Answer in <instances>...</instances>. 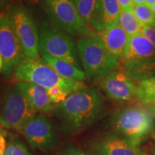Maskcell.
I'll return each mask as SVG.
<instances>
[{
    "instance_id": "6",
    "label": "cell",
    "mask_w": 155,
    "mask_h": 155,
    "mask_svg": "<svg viewBox=\"0 0 155 155\" xmlns=\"http://www.w3.org/2000/svg\"><path fill=\"white\" fill-rule=\"evenodd\" d=\"M15 75L20 81L34 83L47 90L58 87L69 94L83 85L82 82L64 78L40 60L25 62L17 68Z\"/></svg>"
},
{
    "instance_id": "31",
    "label": "cell",
    "mask_w": 155,
    "mask_h": 155,
    "mask_svg": "<svg viewBox=\"0 0 155 155\" xmlns=\"http://www.w3.org/2000/svg\"><path fill=\"white\" fill-rule=\"evenodd\" d=\"M155 3V0H147L146 5L149 6V7H151L152 5H154Z\"/></svg>"
},
{
    "instance_id": "23",
    "label": "cell",
    "mask_w": 155,
    "mask_h": 155,
    "mask_svg": "<svg viewBox=\"0 0 155 155\" xmlns=\"http://www.w3.org/2000/svg\"><path fill=\"white\" fill-rule=\"evenodd\" d=\"M3 155H32L27 147L19 140L9 141Z\"/></svg>"
},
{
    "instance_id": "9",
    "label": "cell",
    "mask_w": 155,
    "mask_h": 155,
    "mask_svg": "<svg viewBox=\"0 0 155 155\" xmlns=\"http://www.w3.org/2000/svg\"><path fill=\"white\" fill-rule=\"evenodd\" d=\"M0 55L4 62L2 72L9 77L27 61L20 42L5 14H0Z\"/></svg>"
},
{
    "instance_id": "11",
    "label": "cell",
    "mask_w": 155,
    "mask_h": 155,
    "mask_svg": "<svg viewBox=\"0 0 155 155\" xmlns=\"http://www.w3.org/2000/svg\"><path fill=\"white\" fill-rule=\"evenodd\" d=\"M99 87L108 98L117 101L135 98L137 84L124 70H116L102 78Z\"/></svg>"
},
{
    "instance_id": "28",
    "label": "cell",
    "mask_w": 155,
    "mask_h": 155,
    "mask_svg": "<svg viewBox=\"0 0 155 155\" xmlns=\"http://www.w3.org/2000/svg\"><path fill=\"white\" fill-rule=\"evenodd\" d=\"M7 147V142L2 132L0 130V155H3Z\"/></svg>"
},
{
    "instance_id": "25",
    "label": "cell",
    "mask_w": 155,
    "mask_h": 155,
    "mask_svg": "<svg viewBox=\"0 0 155 155\" xmlns=\"http://www.w3.org/2000/svg\"><path fill=\"white\" fill-rule=\"evenodd\" d=\"M58 155H90L73 145H65L58 151Z\"/></svg>"
},
{
    "instance_id": "3",
    "label": "cell",
    "mask_w": 155,
    "mask_h": 155,
    "mask_svg": "<svg viewBox=\"0 0 155 155\" xmlns=\"http://www.w3.org/2000/svg\"><path fill=\"white\" fill-rule=\"evenodd\" d=\"M111 124L119 136L139 145L152 132L154 116L148 107L129 106L114 114Z\"/></svg>"
},
{
    "instance_id": "13",
    "label": "cell",
    "mask_w": 155,
    "mask_h": 155,
    "mask_svg": "<svg viewBox=\"0 0 155 155\" xmlns=\"http://www.w3.org/2000/svg\"><path fill=\"white\" fill-rule=\"evenodd\" d=\"M121 8L118 0H98L91 26L101 32L118 24Z\"/></svg>"
},
{
    "instance_id": "4",
    "label": "cell",
    "mask_w": 155,
    "mask_h": 155,
    "mask_svg": "<svg viewBox=\"0 0 155 155\" xmlns=\"http://www.w3.org/2000/svg\"><path fill=\"white\" fill-rule=\"evenodd\" d=\"M35 114L17 83L0 91V124L4 127L22 131L25 124Z\"/></svg>"
},
{
    "instance_id": "34",
    "label": "cell",
    "mask_w": 155,
    "mask_h": 155,
    "mask_svg": "<svg viewBox=\"0 0 155 155\" xmlns=\"http://www.w3.org/2000/svg\"><path fill=\"white\" fill-rule=\"evenodd\" d=\"M154 155H155V152H154Z\"/></svg>"
},
{
    "instance_id": "32",
    "label": "cell",
    "mask_w": 155,
    "mask_h": 155,
    "mask_svg": "<svg viewBox=\"0 0 155 155\" xmlns=\"http://www.w3.org/2000/svg\"><path fill=\"white\" fill-rule=\"evenodd\" d=\"M3 65H4L3 59H2V56L0 55V71H1V70H2Z\"/></svg>"
},
{
    "instance_id": "21",
    "label": "cell",
    "mask_w": 155,
    "mask_h": 155,
    "mask_svg": "<svg viewBox=\"0 0 155 155\" xmlns=\"http://www.w3.org/2000/svg\"><path fill=\"white\" fill-rule=\"evenodd\" d=\"M76 9L83 20L90 25L98 0H73Z\"/></svg>"
},
{
    "instance_id": "2",
    "label": "cell",
    "mask_w": 155,
    "mask_h": 155,
    "mask_svg": "<svg viewBox=\"0 0 155 155\" xmlns=\"http://www.w3.org/2000/svg\"><path fill=\"white\" fill-rule=\"evenodd\" d=\"M76 48L84 73L89 80H101L119 68L120 62L108 53L98 34L92 32L79 39Z\"/></svg>"
},
{
    "instance_id": "5",
    "label": "cell",
    "mask_w": 155,
    "mask_h": 155,
    "mask_svg": "<svg viewBox=\"0 0 155 155\" xmlns=\"http://www.w3.org/2000/svg\"><path fill=\"white\" fill-rule=\"evenodd\" d=\"M5 15L10 21L18 38L27 61L39 58V32L30 11L19 2L10 4Z\"/></svg>"
},
{
    "instance_id": "30",
    "label": "cell",
    "mask_w": 155,
    "mask_h": 155,
    "mask_svg": "<svg viewBox=\"0 0 155 155\" xmlns=\"http://www.w3.org/2000/svg\"><path fill=\"white\" fill-rule=\"evenodd\" d=\"M134 4L137 5H146L147 0H131Z\"/></svg>"
},
{
    "instance_id": "22",
    "label": "cell",
    "mask_w": 155,
    "mask_h": 155,
    "mask_svg": "<svg viewBox=\"0 0 155 155\" xmlns=\"http://www.w3.org/2000/svg\"><path fill=\"white\" fill-rule=\"evenodd\" d=\"M133 12L135 17L141 24L154 28L155 14L151 9L150 7L146 5L134 4Z\"/></svg>"
},
{
    "instance_id": "24",
    "label": "cell",
    "mask_w": 155,
    "mask_h": 155,
    "mask_svg": "<svg viewBox=\"0 0 155 155\" xmlns=\"http://www.w3.org/2000/svg\"><path fill=\"white\" fill-rule=\"evenodd\" d=\"M48 94L52 103L56 105L63 102L69 95L66 91L58 87L48 89Z\"/></svg>"
},
{
    "instance_id": "16",
    "label": "cell",
    "mask_w": 155,
    "mask_h": 155,
    "mask_svg": "<svg viewBox=\"0 0 155 155\" xmlns=\"http://www.w3.org/2000/svg\"><path fill=\"white\" fill-rule=\"evenodd\" d=\"M155 55V46L141 34L129 36L123 61L129 62Z\"/></svg>"
},
{
    "instance_id": "20",
    "label": "cell",
    "mask_w": 155,
    "mask_h": 155,
    "mask_svg": "<svg viewBox=\"0 0 155 155\" xmlns=\"http://www.w3.org/2000/svg\"><path fill=\"white\" fill-rule=\"evenodd\" d=\"M118 24L129 36L140 34L142 24L135 17L133 10H121Z\"/></svg>"
},
{
    "instance_id": "33",
    "label": "cell",
    "mask_w": 155,
    "mask_h": 155,
    "mask_svg": "<svg viewBox=\"0 0 155 155\" xmlns=\"http://www.w3.org/2000/svg\"><path fill=\"white\" fill-rule=\"evenodd\" d=\"M150 8H151V9H152V10L153 11V12H154V14H155V3L154 4V5H152V6H151Z\"/></svg>"
},
{
    "instance_id": "26",
    "label": "cell",
    "mask_w": 155,
    "mask_h": 155,
    "mask_svg": "<svg viewBox=\"0 0 155 155\" xmlns=\"http://www.w3.org/2000/svg\"><path fill=\"white\" fill-rule=\"evenodd\" d=\"M140 34L144 36L147 40L152 43L153 45L155 46V29L151 28L150 26L143 25L141 27Z\"/></svg>"
},
{
    "instance_id": "18",
    "label": "cell",
    "mask_w": 155,
    "mask_h": 155,
    "mask_svg": "<svg viewBox=\"0 0 155 155\" xmlns=\"http://www.w3.org/2000/svg\"><path fill=\"white\" fill-rule=\"evenodd\" d=\"M123 70L134 82L155 77V55L138 61L124 62Z\"/></svg>"
},
{
    "instance_id": "10",
    "label": "cell",
    "mask_w": 155,
    "mask_h": 155,
    "mask_svg": "<svg viewBox=\"0 0 155 155\" xmlns=\"http://www.w3.org/2000/svg\"><path fill=\"white\" fill-rule=\"evenodd\" d=\"M22 131L34 148L50 150L58 144L55 126L48 116L35 114L23 127Z\"/></svg>"
},
{
    "instance_id": "35",
    "label": "cell",
    "mask_w": 155,
    "mask_h": 155,
    "mask_svg": "<svg viewBox=\"0 0 155 155\" xmlns=\"http://www.w3.org/2000/svg\"><path fill=\"white\" fill-rule=\"evenodd\" d=\"M154 29H155V27H154Z\"/></svg>"
},
{
    "instance_id": "27",
    "label": "cell",
    "mask_w": 155,
    "mask_h": 155,
    "mask_svg": "<svg viewBox=\"0 0 155 155\" xmlns=\"http://www.w3.org/2000/svg\"><path fill=\"white\" fill-rule=\"evenodd\" d=\"M122 10H133L134 3L131 0H118Z\"/></svg>"
},
{
    "instance_id": "15",
    "label": "cell",
    "mask_w": 155,
    "mask_h": 155,
    "mask_svg": "<svg viewBox=\"0 0 155 155\" xmlns=\"http://www.w3.org/2000/svg\"><path fill=\"white\" fill-rule=\"evenodd\" d=\"M98 35L108 53L119 62L123 61L129 35L119 25L99 32Z\"/></svg>"
},
{
    "instance_id": "29",
    "label": "cell",
    "mask_w": 155,
    "mask_h": 155,
    "mask_svg": "<svg viewBox=\"0 0 155 155\" xmlns=\"http://www.w3.org/2000/svg\"><path fill=\"white\" fill-rule=\"evenodd\" d=\"M147 107H148L149 109L150 110V111L152 112L153 116H154L155 118V102L153 103V104H150V105H148Z\"/></svg>"
},
{
    "instance_id": "19",
    "label": "cell",
    "mask_w": 155,
    "mask_h": 155,
    "mask_svg": "<svg viewBox=\"0 0 155 155\" xmlns=\"http://www.w3.org/2000/svg\"><path fill=\"white\" fill-rule=\"evenodd\" d=\"M135 100L141 105H150L155 102V77L137 82Z\"/></svg>"
},
{
    "instance_id": "1",
    "label": "cell",
    "mask_w": 155,
    "mask_h": 155,
    "mask_svg": "<svg viewBox=\"0 0 155 155\" xmlns=\"http://www.w3.org/2000/svg\"><path fill=\"white\" fill-rule=\"evenodd\" d=\"M104 104L99 92L94 87L83 85L55 105L53 113L61 131L73 135L88 127L101 115Z\"/></svg>"
},
{
    "instance_id": "17",
    "label": "cell",
    "mask_w": 155,
    "mask_h": 155,
    "mask_svg": "<svg viewBox=\"0 0 155 155\" xmlns=\"http://www.w3.org/2000/svg\"><path fill=\"white\" fill-rule=\"evenodd\" d=\"M40 60L64 78L79 82H83L86 79L84 71L68 62L58 59L48 55H42Z\"/></svg>"
},
{
    "instance_id": "8",
    "label": "cell",
    "mask_w": 155,
    "mask_h": 155,
    "mask_svg": "<svg viewBox=\"0 0 155 155\" xmlns=\"http://www.w3.org/2000/svg\"><path fill=\"white\" fill-rule=\"evenodd\" d=\"M39 51L63 60L81 68L76 45L72 39L58 29L44 25L39 30Z\"/></svg>"
},
{
    "instance_id": "14",
    "label": "cell",
    "mask_w": 155,
    "mask_h": 155,
    "mask_svg": "<svg viewBox=\"0 0 155 155\" xmlns=\"http://www.w3.org/2000/svg\"><path fill=\"white\" fill-rule=\"evenodd\" d=\"M16 83L36 113L53 111L55 105L50 101L47 89L32 83L19 81Z\"/></svg>"
},
{
    "instance_id": "7",
    "label": "cell",
    "mask_w": 155,
    "mask_h": 155,
    "mask_svg": "<svg viewBox=\"0 0 155 155\" xmlns=\"http://www.w3.org/2000/svg\"><path fill=\"white\" fill-rule=\"evenodd\" d=\"M41 5L53 24L67 34L83 38L92 33L73 0H41Z\"/></svg>"
},
{
    "instance_id": "12",
    "label": "cell",
    "mask_w": 155,
    "mask_h": 155,
    "mask_svg": "<svg viewBox=\"0 0 155 155\" xmlns=\"http://www.w3.org/2000/svg\"><path fill=\"white\" fill-rule=\"evenodd\" d=\"M96 155H144L139 145L116 134H108L92 144Z\"/></svg>"
}]
</instances>
